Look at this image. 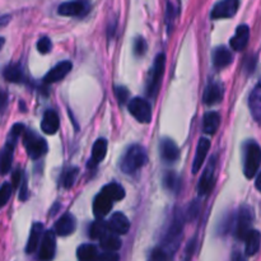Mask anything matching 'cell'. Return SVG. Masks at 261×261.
I'll use <instances>...</instances> for the list:
<instances>
[{
	"label": "cell",
	"instance_id": "1",
	"mask_svg": "<svg viewBox=\"0 0 261 261\" xmlns=\"http://www.w3.org/2000/svg\"><path fill=\"white\" fill-rule=\"evenodd\" d=\"M147 162L148 155L144 148L142 145L134 144L129 147V149L125 152L121 163H120V168H121L122 172L127 173V175H133L142 167H144Z\"/></svg>",
	"mask_w": 261,
	"mask_h": 261
},
{
	"label": "cell",
	"instance_id": "2",
	"mask_svg": "<svg viewBox=\"0 0 261 261\" xmlns=\"http://www.w3.org/2000/svg\"><path fill=\"white\" fill-rule=\"evenodd\" d=\"M261 163V148L254 140H250L245 145V163L244 172L247 178H252L256 175Z\"/></svg>",
	"mask_w": 261,
	"mask_h": 261
},
{
	"label": "cell",
	"instance_id": "3",
	"mask_svg": "<svg viewBox=\"0 0 261 261\" xmlns=\"http://www.w3.org/2000/svg\"><path fill=\"white\" fill-rule=\"evenodd\" d=\"M165 65H166V55L165 54H160L155 58L154 64H153L152 71H150L149 79H148L147 86V93L149 97L154 98L157 96L158 91L161 87V81H162L163 73H165Z\"/></svg>",
	"mask_w": 261,
	"mask_h": 261
},
{
	"label": "cell",
	"instance_id": "4",
	"mask_svg": "<svg viewBox=\"0 0 261 261\" xmlns=\"http://www.w3.org/2000/svg\"><path fill=\"white\" fill-rule=\"evenodd\" d=\"M24 148L32 160H38L47 152V143L35 132H25L23 138Z\"/></svg>",
	"mask_w": 261,
	"mask_h": 261
},
{
	"label": "cell",
	"instance_id": "5",
	"mask_svg": "<svg viewBox=\"0 0 261 261\" xmlns=\"http://www.w3.org/2000/svg\"><path fill=\"white\" fill-rule=\"evenodd\" d=\"M129 112L138 120L139 122H148L152 120V106L148 101L140 97H135V98L130 99L129 105H127Z\"/></svg>",
	"mask_w": 261,
	"mask_h": 261
},
{
	"label": "cell",
	"instance_id": "6",
	"mask_svg": "<svg viewBox=\"0 0 261 261\" xmlns=\"http://www.w3.org/2000/svg\"><path fill=\"white\" fill-rule=\"evenodd\" d=\"M91 10V5L87 0H73L59 5L58 13L64 17H84Z\"/></svg>",
	"mask_w": 261,
	"mask_h": 261
},
{
	"label": "cell",
	"instance_id": "7",
	"mask_svg": "<svg viewBox=\"0 0 261 261\" xmlns=\"http://www.w3.org/2000/svg\"><path fill=\"white\" fill-rule=\"evenodd\" d=\"M252 221H254V214H252V209L250 206L245 205L241 206L237 216V223H236V234L240 240H246L249 236L251 229Z\"/></svg>",
	"mask_w": 261,
	"mask_h": 261
},
{
	"label": "cell",
	"instance_id": "8",
	"mask_svg": "<svg viewBox=\"0 0 261 261\" xmlns=\"http://www.w3.org/2000/svg\"><path fill=\"white\" fill-rule=\"evenodd\" d=\"M240 7V0H221L214 5L211 17L213 19L232 18L237 13Z\"/></svg>",
	"mask_w": 261,
	"mask_h": 261
},
{
	"label": "cell",
	"instance_id": "9",
	"mask_svg": "<svg viewBox=\"0 0 261 261\" xmlns=\"http://www.w3.org/2000/svg\"><path fill=\"white\" fill-rule=\"evenodd\" d=\"M216 157H212L211 162L208 163V166L204 170L203 176L199 180L198 185V193L200 196H205L211 193V190L213 189L214 185V172H216Z\"/></svg>",
	"mask_w": 261,
	"mask_h": 261
},
{
	"label": "cell",
	"instance_id": "10",
	"mask_svg": "<svg viewBox=\"0 0 261 261\" xmlns=\"http://www.w3.org/2000/svg\"><path fill=\"white\" fill-rule=\"evenodd\" d=\"M56 250V237L55 232L46 231L42 236V241H41L40 247V260L42 261H50L55 256Z\"/></svg>",
	"mask_w": 261,
	"mask_h": 261
},
{
	"label": "cell",
	"instance_id": "11",
	"mask_svg": "<svg viewBox=\"0 0 261 261\" xmlns=\"http://www.w3.org/2000/svg\"><path fill=\"white\" fill-rule=\"evenodd\" d=\"M112 203H114V199L109 194L105 193L103 190L99 191V194L94 198L93 201V213L96 218L101 219L105 216H107L111 211Z\"/></svg>",
	"mask_w": 261,
	"mask_h": 261
},
{
	"label": "cell",
	"instance_id": "12",
	"mask_svg": "<svg viewBox=\"0 0 261 261\" xmlns=\"http://www.w3.org/2000/svg\"><path fill=\"white\" fill-rule=\"evenodd\" d=\"M107 227L115 234H126L130 229V222L125 214L115 213L107 222Z\"/></svg>",
	"mask_w": 261,
	"mask_h": 261
},
{
	"label": "cell",
	"instance_id": "13",
	"mask_svg": "<svg viewBox=\"0 0 261 261\" xmlns=\"http://www.w3.org/2000/svg\"><path fill=\"white\" fill-rule=\"evenodd\" d=\"M160 150L161 157L167 163L176 162L178 160V155H180V150H178V147L176 145V143L172 139H168V138H165V139L161 140Z\"/></svg>",
	"mask_w": 261,
	"mask_h": 261
},
{
	"label": "cell",
	"instance_id": "14",
	"mask_svg": "<svg viewBox=\"0 0 261 261\" xmlns=\"http://www.w3.org/2000/svg\"><path fill=\"white\" fill-rule=\"evenodd\" d=\"M71 68H73V64H71L70 61H61V63H59L58 65L54 66V68L46 74L43 81H45L46 83H56V82L65 78L69 74V71L71 70Z\"/></svg>",
	"mask_w": 261,
	"mask_h": 261
},
{
	"label": "cell",
	"instance_id": "15",
	"mask_svg": "<svg viewBox=\"0 0 261 261\" xmlns=\"http://www.w3.org/2000/svg\"><path fill=\"white\" fill-rule=\"evenodd\" d=\"M209 149H211V142L205 138H201L198 143V148H196V154L195 158H194L193 167H191V171L193 173H198L200 171L201 166L204 165V161H205L206 154H208Z\"/></svg>",
	"mask_w": 261,
	"mask_h": 261
},
{
	"label": "cell",
	"instance_id": "16",
	"mask_svg": "<svg viewBox=\"0 0 261 261\" xmlns=\"http://www.w3.org/2000/svg\"><path fill=\"white\" fill-rule=\"evenodd\" d=\"M18 138L13 137L9 134V139H8L7 144H5L4 149L2 153V173L3 175H7L10 171V166L13 162V154H14V147L15 142H17Z\"/></svg>",
	"mask_w": 261,
	"mask_h": 261
},
{
	"label": "cell",
	"instance_id": "17",
	"mask_svg": "<svg viewBox=\"0 0 261 261\" xmlns=\"http://www.w3.org/2000/svg\"><path fill=\"white\" fill-rule=\"evenodd\" d=\"M250 38V30L246 24H241L237 27L236 35L231 38L229 43H231L232 50L234 51H242L247 46Z\"/></svg>",
	"mask_w": 261,
	"mask_h": 261
},
{
	"label": "cell",
	"instance_id": "18",
	"mask_svg": "<svg viewBox=\"0 0 261 261\" xmlns=\"http://www.w3.org/2000/svg\"><path fill=\"white\" fill-rule=\"evenodd\" d=\"M249 107L255 121L261 122V81H259L250 94Z\"/></svg>",
	"mask_w": 261,
	"mask_h": 261
},
{
	"label": "cell",
	"instance_id": "19",
	"mask_svg": "<svg viewBox=\"0 0 261 261\" xmlns=\"http://www.w3.org/2000/svg\"><path fill=\"white\" fill-rule=\"evenodd\" d=\"M75 218L71 214L66 213L55 223V232L59 236H69L75 231Z\"/></svg>",
	"mask_w": 261,
	"mask_h": 261
},
{
	"label": "cell",
	"instance_id": "20",
	"mask_svg": "<svg viewBox=\"0 0 261 261\" xmlns=\"http://www.w3.org/2000/svg\"><path fill=\"white\" fill-rule=\"evenodd\" d=\"M60 126V120H59V115L53 110H48L43 115L42 122H41V129L45 134L53 135L55 134Z\"/></svg>",
	"mask_w": 261,
	"mask_h": 261
},
{
	"label": "cell",
	"instance_id": "21",
	"mask_svg": "<svg viewBox=\"0 0 261 261\" xmlns=\"http://www.w3.org/2000/svg\"><path fill=\"white\" fill-rule=\"evenodd\" d=\"M224 94V89L222 87V84L219 83H212L209 84L208 88L205 89L203 96V101L204 103L206 105H214V103H219L223 98Z\"/></svg>",
	"mask_w": 261,
	"mask_h": 261
},
{
	"label": "cell",
	"instance_id": "22",
	"mask_svg": "<svg viewBox=\"0 0 261 261\" xmlns=\"http://www.w3.org/2000/svg\"><path fill=\"white\" fill-rule=\"evenodd\" d=\"M232 60H233V56H232L231 50H228L224 46H219L213 51V63L216 68H226L232 63Z\"/></svg>",
	"mask_w": 261,
	"mask_h": 261
},
{
	"label": "cell",
	"instance_id": "23",
	"mask_svg": "<svg viewBox=\"0 0 261 261\" xmlns=\"http://www.w3.org/2000/svg\"><path fill=\"white\" fill-rule=\"evenodd\" d=\"M219 124H221V116L217 112L212 111L204 115L203 119V132L205 134L213 135L218 130Z\"/></svg>",
	"mask_w": 261,
	"mask_h": 261
},
{
	"label": "cell",
	"instance_id": "24",
	"mask_svg": "<svg viewBox=\"0 0 261 261\" xmlns=\"http://www.w3.org/2000/svg\"><path fill=\"white\" fill-rule=\"evenodd\" d=\"M42 232H43L42 224L41 223L33 224L32 229H31L30 239H28V242H27V247H25V252H27V254H33V252L36 251L40 241H42V240H41Z\"/></svg>",
	"mask_w": 261,
	"mask_h": 261
},
{
	"label": "cell",
	"instance_id": "25",
	"mask_svg": "<svg viewBox=\"0 0 261 261\" xmlns=\"http://www.w3.org/2000/svg\"><path fill=\"white\" fill-rule=\"evenodd\" d=\"M107 153V142L106 139H97L92 148V160L89 165L96 166L106 157Z\"/></svg>",
	"mask_w": 261,
	"mask_h": 261
},
{
	"label": "cell",
	"instance_id": "26",
	"mask_svg": "<svg viewBox=\"0 0 261 261\" xmlns=\"http://www.w3.org/2000/svg\"><path fill=\"white\" fill-rule=\"evenodd\" d=\"M3 76L5 78V81L10 82V83H19L23 81L22 66L19 64H9L5 66Z\"/></svg>",
	"mask_w": 261,
	"mask_h": 261
},
{
	"label": "cell",
	"instance_id": "27",
	"mask_svg": "<svg viewBox=\"0 0 261 261\" xmlns=\"http://www.w3.org/2000/svg\"><path fill=\"white\" fill-rule=\"evenodd\" d=\"M166 3H167L166 4V24H167L168 32H171L178 15L180 5H178V0H166Z\"/></svg>",
	"mask_w": 261,
	"mask_h": 261
},
{
	"label": "cell",
	"instance_id": "28",
	"mask_svg": "<svg viewBox=\"0 0 261 261\" xmlns=\"http://www.w3.org/2000/svg\"><path fill=\"white\" fill-rule=\"evenodd\" d=\"M246 255L252 256V255L257 254L261 245V234L259 231H254L252 229L249 233V236L246 237Z\"/></svg>",
	"mask_w": 261,
	"mask_h": 261
},
{
	"label": "cell",
	"instance_id": "29",
	"mask_svg": "<svg viewBox=\"0 0 261 261\" xmlns=\"http://www.w3.org/2000/svg\"><path fill=\"white\" fill-rule=\"evenodd\" d=\"M76 255H78L79 261H99L97 249L91 244L82 245V246L78 249Z\"/></svg>",
	"mask_w": 261,
	"mask_h": 261
},
{
	"label": "cell",
	"instance_id": "30",
	"mask_svg": "<svg viewBox=\"0 0 261 261\" xmlns=\"http://www.w3.org/2000/svg\"><path fill=\"white\" fill-rule=\"evenodd\" d=\"M99 241H101V247L105 251L115 252L121 247V241L115 233H106Z\"/></svg>",
	"mask_w": 261,
	"mask_h": 261
},
{
	"label": "cell",
	"instance_id": "31",
	"mask_svg": "<svg viewBox=\"0 0 261 261\" xmlns=\"http://www.w3.org/2000/svg\"><path fill=\"white\" fill-rule=\"evenodd\" d=\"M79 170L76 167H69L63 172L60 177V185L64 189H70L75 182V178L78 176Z\"/></svg>",
	"mask_w": 261,
	"mask_h": 261
},
{
	"label": "cell",
	"instance_id": "32",
	"mask_svg": "<svg viewBox=\"0 0 261 261\" xmlns=\"http://www.w3.org/2000/svg\"><path fill=\"white\" fill-rule=\"evenodd\" d=\"M107 231H110L107 223L102 221H97L92 223L91 227H89V237L94 240H101L107 233Z\"/></svg>",
	"mask_w": 261,
	"mask_h": 261
},
{
	"label": "cell",
	"instance_id": "33",
	"mask_svg": "<svg viewBox=\"0 0 261 261\" xmlns=\"http://www.w3.org/2000/svg\"><path fill=\"white\" fill-rule=\"evenodd\" d=\"M102 190H103L105 193L109 194V195L114 199V201L121 200V199H124V196H125L124 188H122L120 184H116V182L109 184V185L105 186Z\"/></svg>",
	"mask_w": 261,
	"mask_h": 261
},
{
	"label": "cell",
	"instance_id": "34",
	"mask_svg": "<svg viewBox=\"0 0 261 261\" xmlns=\"http://www.w3.org/2000/svg\"><path fill=\"white\" fill-rule=\"evenodd\" d=\"M147 41L143 37H137L134 40V54L137 56H143L145 53H147Z\"/></svg>",
	"mask_w": 261,
	"mask_h": 261
},
{
	"label": "cell",
	"instance_id": "35",
	"mask_svg": "<svg viewBox=\"0 0 261 261\" xmlns=\"http://www.w3.org/2000/svg\"><path fill=\"white\" fill-rule=\"evenodd\" d=\"M51 47H53V43H51L50 38L48 37H41L37 42V50L41 54H47L50 53Z\"/></svg>",
	"mask_w": 261,
	"mask_h": 261
},
{
	"label": "cell",
	"instance_id": "36",
	"mask_svg": "<svg viewBox=\"0 0 261 261\" xmlns=\"http://www.w3.org/2000/svg\"><path fill=\"white\" fill-rule=\"evenodd\" d=\"M10 195H12V189H10V184L4 182L2 186V190H0V203L2 206H4L5 204L9 200Z\"/></svg>",
	"mask_w": 261,
	"mask_h": 261
},
{
	"label": "cell",
	"instance_id": "37",
	"mask_svg": "<svg viewBox=\"0 0 261 261\" xmlns=\"http://www.w3.org/2000/svg\"><path fill=\"white\" fill-rule=\"evenodd\" d=\"M178 177L173 172H168L165 176V185L167 186L170 190H176V188L178 186Z\"/></svg>",
	"mask_w": 261,
	"mask_h": 261
},
{
	"label": "cell",
	"instance_id": "38",
	"mask_svg": "<svg viewBox=\"0 0 261 261\" xmlns=\"http://www.w3.org/2000/svg\"><path fill=\"white\" fill-rule=\"evenodd\" d=\"M115 93H116L117 99H119V102L121 105H124L127 101V98H129V91L125 87H116Z\"/></svg>",
	"mask_w": 261,
	"mask_h": 261
},
{
	"label": "cell",
	"instance_id": "39",
	"mask_svg": "<svg viewBox=\"0 0 261 261\" xmlns=\"http://www.w3.org/2000/svg\"><path fill=\"white\" fill-rule=\"evenodd\" d=\"M99 261H120V256L116 252L106 251L99 256Z\"/></svg>",
	"mask_w": 261,
	"mask_h": 261
},
{
	"label": "cell",
	"instance_id": "40",
	"mask_svg": "<svg viewBox=\"0 0 261 261\" xmlns=\"http://www.w3.org/2000/svg\"><path fill=\"white\" fill-rule=\"evenodd\" d=\"M20 177H22V172L19 170H17L13 175V188H17L18 184L20 182Z\"/></svg>",
	"mask_w": 261,
	"mask_h": 261
},
{
	"label": "cell",
	"instance_id": "41",
	"mask_svg": "<svg viewBox=\"0 0 261 261\" xmlns=\"http://www.w3.org/2000/svg\"><path fill=\"white\" fill-rule=\"evenodd\" d=\"M255 186H256L257 190H259L260 193H261V171H260L259 175H257V178H256V182H255Z\"/></svg>",
	"mask_w": 261,
	"mask_h": 261
},
{
	"label": "cell",
	"instance_id": "42",
	"mask_svg": "<svg viewBox=\"0 0 261 261\" xmlns=\"http://www.w3.org/2000/svg\"><path fill=\"white\" fill-rule=\"evenodd\" d=\"M233 261H246V260H245V257L242 256L241 254H239V252H237V254L234 255V257H233Z\"/></svg>",
	"mask_w": 261,
	"mask_h": 261
}]
</instances>
